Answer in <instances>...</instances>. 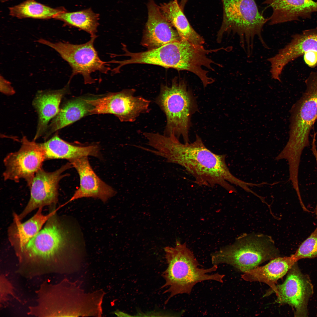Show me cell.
Returning a JSON list of instances; mask_svg holds the SVG:
<instances>
[{"instance_id": "cell-1", "label": "cell", "mask_w": 317, "mask_h": 317, "mask_svg": "<svg viewBox=\"0 0 317 317\" xmlns=\"http://www.w3.org/2000/svg\"><path fill=\"white\" fill-rule=\"evenodd\" d=\"M55 211L43 228L15 253L18 272L27 278L70 271L73 255L82 242L77 230Z\"/></svg>"}, {"instance_id": "cell-2", "label": "cell", "mask_w": 317, "mask_h": 317, "mask_svg": "<svg viewBox=\"0 0 317 317\" xmlns=\"http://www.w3.org/2000/svg\"><path fill=\"white\" fill-rule=\"evenodd\" d=\"M157 155L167 162L179 165L194 178L199 186H219L230 193H237L230 183L244 190L249 183L242 181L230 172L226 161V155L215 154L205 145L198 135L192 143H182L173 135H162L156 145Z\"/></svg>"}, {"instance_id": "cell-3", "label": "cell", "mask_w": 317, "mask_h": 317, "mask_svg": "<svg viewBox=\"0 0 317 317\" xmlns=\"http://www.w3.org/2000/svg\"><path fill=\"white\" fill-rule=\"evenodd\" d=\"M76 282L65 279L56 284L44 281L36 291L32 307L38 317L101 316L105 293L102 290L85 293Z\"/></svg>"}, {"instance_id": "cell-4", "label": "cell", "mask_w": 317, "mask_h": 317, "mask_svg": "<svg viewBox=\"0 0 317 317\" xmlns=\"http://www.w3.org/2000/svg\"><path fill=\"white\" fill-rule=\"evenodd\" d=\"M164 249L167 267L162 274L165 283L162 288L166 289L165 293L169 294L166 303L176 295L190 294L199 283L209 280L223 282L224 275L211 274L217 270L218 266L199 267L200 264L185 243L177 240L174 247L167 246Z\"/></svg>"}, {"instance_id": "cell-5", "label": "cell", "mask_w": 317, "mask_h": 317, "mask_svg": "<svg viewBox=\"0 0 317 317\" xmlns=\"http://www.w3.org/2000/svg\"><path fill=\"white\" fill-rule=\"evenodd\" d=\"M223 18L217 33V41L224 34L232 33L239 37L240 45L248 57L252 54L254 39L258 37L263 46L269 49L262 31L268 21L259 11L255 0H221Z\"/></svg>"}, {"instance_id": "cell-6", "label": "cell", "mask_w": 317, "mask_h": 317, "mask_svg": "<svg viewBox=\"0 0 317 317\" xmlns=\"http://www.w3.org/2000/svg\"><path fill=\"white\" fill-rule=\"evenodd\" d=\"M279 256L272 237L252 233L241 235L232 244L212 253L211 257L213 265L226 264L244 273Z\"/></svg>"}, {"instance_id": "cell-7", "label": "cell", "mask_w": 317, "mask_h": 317, "mask_svg": "<svg viewBox=\"0 0 317 317\" xmlns=\"http://www.w3.org/2000/svg\"><path fill=\"white\" fill-rule=\"evenodd\" d=\"M155 102L165 114L166 124L164 135H173L184 143L190 142L189 132L192 115L198 110L196 99L186 82L176 78L169 85H161Z\"/></svg>"}, {"instance_id": "cell-8", "label": "cell", "mask_w": 317, "mask_h": 317, "mask_svg": "<svg viewBox=\"0 0 317 317\" xmlns=\"http://www.w3.org/2000/svg\"><path fill=\"white\" fill-rule=\"evenodd\" d=\"M305 91L293 108L289 140L281 151L284 158L293 164L300 163L302 152L309 146V134L317 119V71L306 80Z\"/></svg>"}, {"instance_id": "cell-9", "label": "cell", "mask_w": 317, "mask_h": 317, "mask_svg": "<svg viewBox=\"0 0 317 317\" xmlns=\"http://www.w3.org/2000/svg\"><path fill=\"white\" fill-rule=\"evenodd\" d=\"M97 36L91 37L87 42L75 44L68 42L53 43L43 38L37 42L53 49L67 62L72 69L70 79L77 74L82 75L85 84H92L95 80L92 73L99 71L107 74L110 70L108 62L102 60L94 46Z\"/></svg>"}, {"instance_id": "cell-10", "label": "cell", "mask_w": 317, "mask_h": 317, "mask_svg": "<svg viewBox=\"0 0 317 317\" xmlns=\"http://www.w3.org/2000/svg\"><path fill=\"white\" fill-rule=\"evenodd\" d=\"M135 90L127 89L97 99H86L91 107L90 114H111L122 122H132L150 111V101L134 95Z\"/></svg>"}, {"instance_id": "cell-11", "label": "cell", "mask_w": 317, "mask_h": 317, "mask_svg": "<svg viewBox=\"0 0 317 317\" xmlns=\"http://www.w3.org/2000/svg\"><path fill=\"white\" fill-rule=\"evenodd\" d=\"M21 145L16 152L9 154L4 158V180L16 182L24 179L29 186L36 173L41 168L45 160L39 143L29 140L26 136L21 140Z\"/></svg>"}, {"instance_id": "cell-12", "label": "cell", "mask_w": 317, "mask_h": 317, "mask_svg": "<svg viewBox=\"0 0 317 317\" xmlns=\"http://www.w3.org/2000/svg\"><path fill=\"white\" fill-rule=\"evenodd\" d=\"M297 262L288 272L284 281L268 290L264 296L275 293L276 302L291 306L294 308L295 316H307L308 304L313 294V287L309 277L302 273Z\"/></svg>"}, {"instance_id": "cell-13", "label": "cell", "mask_w": 317, "mask_h": 317, "mask_svg": "<svg viewBox=\"0 0 317 317\" xmlns=\"http://www.w3.org/2000/svg\"><path fill=\"white\" fill-rule=\"evenodd\" d=\"M72 167L70 162L54 171L48 172L41 168L36 173L29 186V201L23 210L18 215L20 220L37 208L46 206H55L58 200L59 182L67 176L63 173Z\"/></svg>"}, {"instance_id": "cell-14", "label": "cell", "mask_w": 317, "mask_h": 317, "mask_svg": "<svg viewBox=\"0 0 317 317\" xmlns=\"http://www.w3.org/2000/svg\"><path fill=\"white\" fill-rule=\"evenodd\" d=\"M291 37L288 44L267 59L272 77L279 81L283 70L288 63L306 53H317V27L303 31Z\"/></svg>"}, {"instance_id": "cell-15", "label": "cell", "mask_w": 317, "mask_h": 317, "mask_svg": "<svg viewBox=\"0 0 317 317\" xmlns=\"http://www.w3.org/2000/svg\"><path fill=\"white\" fill-rule=\"evenodd\" d=\"M77 171L80 177L79 187L66 203L83 198H92L106 202L116 194L111 186L103 181L91 166L87 156L70 161Z\"/></svg>"}, {"instance_id": "cell-16", "label": "cell", "mask_w": 317, "mask_h": 317, "mask_svg": "<svg viewBox=\"0 0 317 317\" xmlns=\"http://www.w3.org/2000/svg\"><path fill=\"white\" fill-rule=\"evenodd\" d=\"M148 16L141 44L148 50L156 48L181 39L153 0L147 4Z\"/></svg>"}, {"instance_id": "cell-17", "label": "cell", "mask_w": 317, "mask_h": 317, "mask_svg": "<svg viewBox=\"0 0 317 317\" xmlns=\"http://www.w3.org/2000/svg\"><path fill=\"white\" fill-rule=\"evenodd\" d=\"M263 4L272 9L268 18L270 25L310 18L317 12V2L313 0H265Z\"/></svg>"}, {"instance_id": "cell-18", "label": "cell", "mask_w": 317, "mask_h": 317, "mask_svg": "<svg viewBox=\"0 0 317 317\" xmlns=\"http://www.w3.org/2000/svg\"><path fill=\"white\" fill-rule=\"evenodd\" d=\"M42 208H38L33 217L23 223L19 219L18 215L13 213V221L8 228V234L9 240L15 253L39 232L48 219L58 210L55 206L52 207L49 213L45 215L42 213Z\"/></svg>"}, {"instance_id": "cell-19", "label": "cell", "mask_w": 317, "mask_h": 317, "mask_svg": "<svg viewBox=\"0 0 317 317\" xmlns=\"http://www.w3.org/2000/svg\"><path fill=\"white\" fill-rule=\"evenodd\" d=\"M68 84L59 90L38 92L32 103L38 114L36 132L33 141L44 136L49 121L58 114L61 100L67 92Z\"/></svg>"}, {"instance_id": "cell-20", "label": "cell", "mask_w": 317, "mask_h": 317, "mask_svg": "<svg viewBox=\"0 0 317 317\" xmlns=\"http://www.w3.org/2000/svg\"><path fill=\"white\" fill-rule=\"evenodd\" d=\"M293 255L289 257H278L271 260L267 264L256 268L244 273L241 277L250 282L264 283L274 289L278 280L284 276L296 262Z\"/></svg>"}, {"instance_id": "cell-21", "label": "cell", "mask_w": 317, "mask_h": 317, "mask_svg": "<svg viewBox=\"0 0 317 317\" xmlns=\"http://www.w3.org/2000/svg\"><path fill=\"white\" fill-rule=\"evenodd\" d=\"M39 144L44 151L45 160L61 159L69 161L84 156H100L99 148L97 146L73 145L61 139L57 134L47 141Z\"/></svg>"}, {"instance_id": "cell-22", "label": "cell", "mask_w": 317, "mask_h": 317, "mask_svg": "<svg viewBox=\"0 0 317 317\" xmlns=\"http://www.w3.org/2000/svg\"><path fill=\"white\" fill-rule=\"evenodd\" d=\"M166 18L176 30L181 39L192 43L202 45L203 38L193 28L181 8L177 0H173L159 6Z\"/></svg>"}, {"instance_id": "cell-23", "label": "cell", "mask_w": 317, "mask_h": 317, "mask_svg": "<svg viewBox=\"0 0 317 317\" xmlns=\"http://www.w3.org/2000/svg\"><path fill=\"white\" fill-rule=\"evenodd\" d=\"M91 108L86 99L78 98L67 102L48 125L43 136L44 138L46 139L55 131L89 114Z\"/></svg>"}, {"instance_id": "cell-24", "label": "cell", "mask_w": 317, "mask_h": 317, "mask_svg": "<svg viewBox=\"0 0 317 317\" xmlns=\"http://www.w3.org/2000/svg\"><path fill=\"white\" fill-rule=\"evenodd\" d=\"M99 17L98 14L89 8L72 12L66 11L58 14L54 18L63 21L67 25L85 31L92 37L97 36Z\"/></svg>"}, {"instance_id": "cell-25", "label": "cell", "mask_w": 317, "mask_h": 317, "mask_svg": "<svg viewBox=\"0 0 317 317\" xmlns=\"http://www.w3.org/2000/svg\"><path fill=\"white\" fill-rule=\"evenodd\" d=\"M9 14L19 18H31L40 19L54 18L58 14L66 11L63 7L53 8L36 1L27 0L19 5L10 7Z\"/></svg>"}, {"instance_id": "cell-26", "label": "cell", "mask_w": 317, "mask_h": 317, "mask_svg": "<svg viewBox=\"0 0 317 317\" xmlns=\"http://www.w3.org/2000/svg\"><path fill=\"white\" fill-rule=\"evenodd\" d=\"M295 260L317 258V227L292 254Z\"/></svg>"}, {"instance_id": "cell-27", "label": "cell", "mask_w": 317, "mask_h": 317, "mask_svg": "<svg viewBox=\"0 0 317 317\" xmlns=\"http://www.w3.org/2000/svg\"><path fill=\"white\" fill-rule=\"evenodd\" d=\"M0 305H4L11 296H14V287L11 283L4 274L0 277Z\"/></svg>"}, {"instance_id": "cell-28", "label": "cell", "mask_w": 317, "mask_h": 317, "mask_svg": "<svg viewBox=\"0 0 317 317\" xmlns=\"http://www.w3.org/2000/svg\"><path fill=\"white\" fill-rule=\"evenodd\" d=\"M0 91L3 94L7 95H11L14 94L15 91L12 86L11 83L0 75Z\"/></svg>"}, {"instance_id": "cell-29", "label": "cell", "mask_w": 317, "mask_h": 317, "mask_svg": "<svg viewBox=\"0 0 317 317\" xmlns=\"http://www.w3.org/2000/svg\"><path fill=\"white\" fill-rule=\"evenodd\" d=\"M304 60L306 63L311 68H314L317 65V53L310 52L303 55Z\"/></svg>"}, {"instance_id": "cell-30", "label": "cell", "mask_w": 317, "mask_h": 317, "mask_svg": "<svg viewBox=\"0 0 317 317\" xmlns=\"http://www.w3.org/2000/svg\"><path fill=\"white\" fill-rule=\"evenodd\" d=\"M189 0H181L179 3L181 9L184 11L185 6Z\"/></svg>"}, {"instance_id": "cell-31", "label": "cell", "mask_w": 317, "mask_h": 317, "mask_svg": "<svg viewBox=\"0 0 317 317\" xmlns=\"http://www.w3.org/2000/svg\"><path fill=\"white\" fill-rule=\"evenodd\" d=\"M316 166H317V164ZM315 212L316 214V218H317V204H316V208H315Z\"/></svg>"}, {"instance_id": "cell-32", "label": "cell", "mask_w": 317, "mask_h": 317, "mask_svg": "<svg viewBox=\"0 0 317 317\" xmlns=\"http://www.w3.org/2000/svg\"><path fill=\"white\" fill-rule=\"evenodd\" d=\"M7 0H1V1L2 2H4L5 1H7Z\"/></svg>"}]
</instances>
